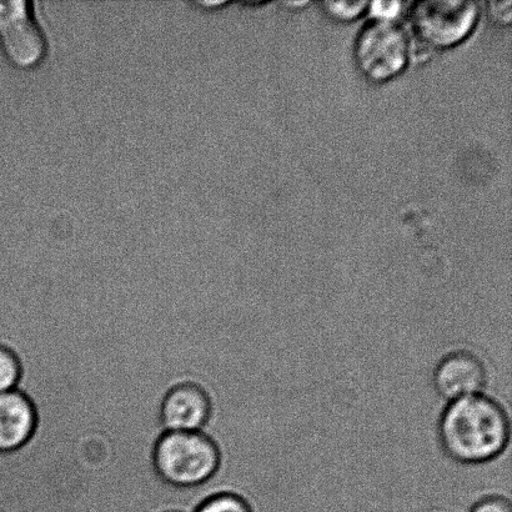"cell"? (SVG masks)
Segmentation results:
<instances>
[{
	"instance_id": "1",
	"label": "cell",
	"mask_w": 512,
	"mask_h": 512,
	"mask_svg": "<svg viewBox=\"0 0 512 512\" xmlns=\"http://www.w3.org/2000/svg\"><path fill=\"white\" fill-rule=\"evenodd\" d=\"M508 414L498 401L478 394L451 401L440 416L438 438L446 456L463 465L499 458L510 443Z\"/></svg>"
},
{
	"instance_id": "2",
	"label": "cell",
	"mask_w": 512,
	"mask_h": 512,
	"mask_svg": "<svg viewBox=\"0 0 512 512\" xmlns=\"http://www.w3.org/2000/svg\"><path fill=\"white\" fill-rule=\"evenodd\" d=\"M154 465L168 484L190 488L207 483L220 465L218 446L202 433H165L154 451Z\"/></svg>"
},
{
	"instance_id": "3",
	"label": "cell",
	"mask_w": 512,
	"mask_h": 512,
	"mask_svg": "<svg viewBox=\"0 0 512 512\" xmlns=\"http://www.w3.org/2000/svg\"><path fill=\"white\" fill-rule=\"evenodd\" d=\"M413 48L403 25L374 19L361 28L354 44L355 63L374 83H384L403 72Z\"/></svg>"
},
{
	"instance_id": "4",
	"label": "cell",
	"mask_w": 512,
	"mask_h": 512,
	"mask_svg": "<svg viewBox=\"0 0 512 512\" xmlns=\"http://www.w3.org/2000/svg\"><path fill=\"white\" fill-rule=\"evenodd\" d=\"M0 50L14 68L34 70L48 57L49 44L35 4L0 0Z\"/></svg>"
},
{
	"instance_id": "5",
	"label": "cell",
	"mask_w": 512,
	"mask_h": 512,
	"mask_svg": "<svg viewBox=\"0 0 512 512\" xmlns=\"http://www.w3.org/2000/svg\"><path fill=\"white\" fill-rule=\"evenodd\" d=\"M479 14L475 0H424L414 5L411 24L424 47L450 48L469 37Z\"/></svg>"
},
{
	"instance_id": "6",
	"label": "cell",
	"mask_w": 512,
	"mask_h": 512,
	"mask_svg": "<svg viewBox=\"0 0 512 512\" xmlns=\"http://www.w3.org/2000/svg\"><path fill=\"white\" fill-rule=\"evenodd\" d=\"M486 368L479 358L470 351H453L436 365L433 385L441 399L451 401L481 394L485 388Z\"/></svg>"
},
{
	"instance_id": "7",
	"label": "cell",
	"mask_w": 512,
	"mask_h": 512,
	"mask_svg": "<svg viewBox=\"0 0 512 512\" xmlns=\"http://www.w3.org/2000/svg\"><path fill=\"white\" fill-rule=\"evenodd\" d=\"M210 398L197 385L185 384L173 389L162 405V425L167 433H200L207 425Z\"/></svg>"
},
{
	"instance_id": "8",
	"label": "cell",
	"mask_w": 512,
	"mask_h": 512,
	"mask_svg": "<svg viewBox=\"0 0 512 512\" xmlns=\"http://www.w3.org/2000/svg\"><path fill=\"white\" fill-rule=\"evenodd\" d=\"M35 428L30 401L18 390L0 394V453H10L27 443Z\"/></svg>"
},
{
	"instance_id": "9",
	"label": "cell",
	"mask_w": 512,
	"mask_h": 512,
	"mask_svg": "<svg viewBox=\"0 0 512 512\" xmlns=\"http://www.w3.org/2000/svg\"><path fill=\"white\" fill-rule=\"evenodd\" d=\"M195 512H255L250 500L237 494H220L205 501Z\"/></svg>"
},
{
	"instance_id": "10",
	"label": "cell",
	"mask_w": 512,
	"mask_h": 512,
	"mask_svg": "<svg viewBox=\"0 0 512 512\" xmlns=\"http://www.w3.org/2000/svg\"><path fill=\"white\" fill-rule=\"evenodd\" d=\"M19 380V364L9 350L0 346V394L15 390Z\"/></svg>"
},
{
	"instance_id": "11",
	"label": "cell",
	"mask_w": 512,
	"mask_h": 512,
	"mask_svg": "<svg viewBox=\"0 0 512 512\" xmlns=\"http://www.w3.org/2000/svg\"><path fill=\"white\" fill-rule=\"evenodd\" d=\"M321 5L331 18L340 20V22H349V20L356 19L360 14H363L370 3L365 2V0H360V2H333V0H329V2H323Z\"/></svg>"
},
{
	"instance_id": "12",
	"label": "cell",
	"mask_w": 512,
	"mask_h": 512,
	"mask_svg": "<svg viewBox=\"0 0 512 512\" xmlns=\"http://www.w3.org/2000/svg\"><path fill=\"white\" fill-rule=\"evenodd\" d=\"M469 512H512V509L508 499L501 496H488L476 501Z\"/></svg>"
},
{
	"instance_id": "13",
	"label": "cell",
	"mask_w": 512,
	"mask_h": 512,
	"mask_svg": "<svg viewBox=\"0 0 512 512\" xmlns=\"http://www.w3.org/2000/svg\"><path fill=\"white\" fill-rule=\"evenodd\" d=\"M488 12L494 22L509 24L512 17V2L511 0H490Z\"/></svg>"
},
{
	"instance_id": "14",
	"label": "cell",
	"mask_w": 512,
	"mask_h": 512,
	"mask_svg": "<svg viewBox=\"0 0 512 512\" xmlns=\"http://www.w3.org/2000/svg\"><path fill=\"white\" fill-rule=\"evenodd\" d=\"M371 12L375 19H383V20H394L401 12V8H403V3L401 2H374L370 4Z\"/></svg>"
}]
</instances>
